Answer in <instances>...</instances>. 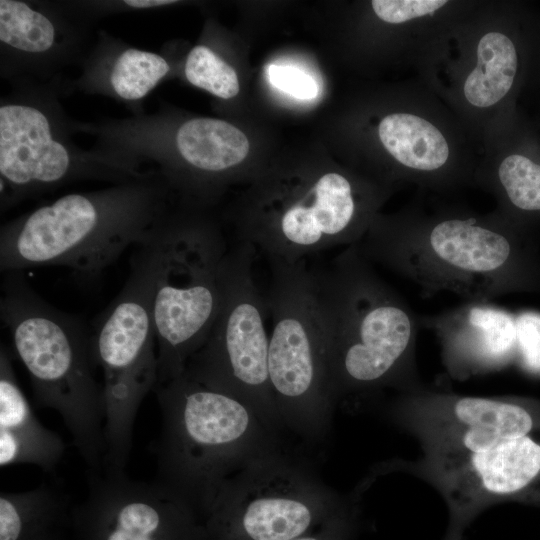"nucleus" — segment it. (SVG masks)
<instances>
[{
    "label": "nucleus",
    "instance_id": "4be33fe9",
    "mask_svg": "<svg viewBox=\"0 0 540 540\" xmlns=\"http://www.w3.org/2000/svg\"><path fill=\"white\" fill-rule=\"evenodd\" d=\"M185 76L192 85L222 99L233 98L239 92L236 71L204 45H197L189 52Z\"/></svg>",
    "mask_w": 540,
    "mask_h": 540
},
{
    "label": "nucleus",
    "instance_id": "423d86ee",
    "mask_svg": "<svg viewBox=\"0 0 540 540\" xmlns=\"http://www.w3.org/2000/svg\"><path fill=\"white\" fill-rule=\"evenodd\" d=\"M155 212L143 190L65 195L2 228L0 269L63 266L92 280L148 236Z\"/></svg>",
    "mask_w": 540,
    "mask_h": 540
},
{
    "label": "nucleus",
    "instance_id": "2eb2a0df",
    "mask_svg": "<svg viewBox=\"0 0 540 540\" xmlns=\"http://www.w3.org/2000/svg\"><path fill=\"white\" fill-rule=\"evenodd\" d=\"M66 148L51 135L47 117L37 108L9 104L0 108L1 180L17 190L47 186L69 173Z\"/></svg>",
    "mask_w": 540,
    "mask_h": 540
},
{
    "label": "nucleus",
    "instance_id": "393cba45",
    "mask_svg": "<svg viewBox=\"0 0 540 540\" xmlns=\"http://www.w3.org/2000/svg\"><path fill=\"white\" fill-rule=\"evenodd\" d=\"M540 85V15H532V57L528 85Z\"/></svg>",
    "mask_w": 540,
    "mask_h": 540
},
{
    "label": "nucleus",
    "instance_id": "dca6fc26",
    "mask_svg": "<svg viewBox=\"0 0 540 540\" xmlns=\"http://www.w3.org/2000/svg\"><path fill=\"white\" fill-rule=\"evenodd\" d=\"M486 304L482 305L479 325V304H468L457 314L465 327H448L422 320V326L434 328L442 343L446 368L453 376H471L496 369L518 357V327L511 315L492 310L489 325L485 324Z\"/></svg>",
    "mask_w": 540,
    "mask_h": 540
},
{
    "label": "nucleus",
    "instance_id": "4468645a",
    "mask_svg": "<svg viewBox=\"0 0 540 540\" xmlns=\"http://www.w3.org/2000/svg\"><path fill=\"white\" fill-rule=\"evenodd\" d=\"M474 187L491 194L495 210L536 231L540 225V135L518 111L484 136Z\"/></svg>",
    "mask_w": 540,
    "mask_h": 540
},
{
    "label": "nucleus",
    "instance_id": "b1692460",
    "mask_svg": "<svg viewBox=\"0 0 540 540\" xmlns=\"http://www.w3.org/2000/svg\"><path fill=\"white\" fill-rule=\"evenodd\" d=\"M361 524L360 497L321 528L291 540H355Z\"/></svg>",
    "mask_w": 540,
    "mask_h": 540
},
{
    "label": "nucleus",
    "instance_id": "f8f14e48",
    "mask_svg": "<svg viewBox=\"0 0 540 540\" xmlns=\"http://www.w3.org/2000/svg\"><path fill=\"white\" fill-rule=\"evenodd\" d=\"M387 418L411 435L421 465L451 462L509 439L540 432V399L471 396L421 388L395 393Z\"/></svg>",
    "mask_w": 540,
    "mask_h": 540
},
{
    "label": "nucleus",
    "instance_id": "9d476101",
    "mask_svg": "<svg viewBox=\"0 0 540 540\" xmlns=\"http://www.w3.org/2000/svg\"><path fill=\"white\" fill-rule=\"evenodd\" d=\"M359 497L327 486L289 449L230 477L208 513L209 529L217 540H291L321 528Z\"/></svg>",
    "mask_w": 540,
    "mask_h": 540
},
{
    "label": "nucleus",
    "instance_id": "412c9836",
    "mask_svg": "<svg viewBox=\"0 0 540 540\" xmlns=\"http://www.w3.org/2000/svg\"><path fill=\"white\" fill-rule=\"evenodd\" d=\"M170 67L160 55L130 48L117 58L110 83L124 100H139L146 96L166 76Z\"/></svg>",
    "mask_w": 540,
    "mask_h": 540
},
{
    "label": "nucleus",
    "instance_id": "5701e85b",
    "mask_svg": "<svg viewBox=\"0 0 540 540\" xmlns=\"http://www.w3.org/2000/svg\"><path fill=\"white\" fill-rule=\"evenodd\" d=\"M266 72L271 85L296 99L311 100L318 95L315 79L296 67L271 64Z\"/></svg>",
    "mask_w": 540,
    "mask_h": 540
},
{
    "label": "nucleus",
    "instance_id": "0eeeda50",
    "mask_svg": "<svg viewBox=\"0 0 540 540\" xmlns=\"http://www.w3.org/2000/svg\"><path fill=\"white\" fill-rule=\"evenodd\" d=\"M156 226L139 244L122 290L90 331L94 363L103 372L106 454L103 473H125L138 409L158 380L153 294L159 265Z\"/></svg>",
    "mask_w": 540,
    "mask_h": 540
},
{
    "label": "nucleus",
    "instance_id": "a211bd4d",
    "mask_svg": "<svg viewBox=\"0 0 540 540\" xmlns=\"http://www.w3.org/2000/svg\"><path fill=\"white\" fill-rule=\"evenodd\" d=\"M182 157L206 172H221L241 163L249 152V141L234 125L215 118H194L176 134Z\"/></svg>",
    "mask_w": 540,
    "mask_h": 540
},
{
    "label": "nucleus",
    "instance_id": "f3484780",
    "mask_svg": "<svg viewBox=\"0 0 540 540\" xmlns=\"http://www.w3.org/2000/svg\"><path fill=\"white\" fill-rule=\"evenodd\" d=\"M65 443L34 414L21 390L5 345L0 350V465L32 464L52 472Z\"/></svg>",
    "mask_w": 540,
    "mask_h": 540
},
{
    "label": "nucleus",
    "instance_id": "7ed1b4c3",
    "mask_svg": "<svg viewBox=\"0 0 540 540\" xmlns=\"http://www.w3.org/2000/svg\"><path fill=\"white\" fill-rule=\"evenodd\" d=\"M162 415L155 482L208 516L224 483L253 461L291 449L243 400L186 373L154 389Z\"/></svg>",
    "mask_w": 540,
    "mask_h": 540
},
{
    "label": "nucleus",
    "instance_id": "39448f33",
    "mask_svg": "<svg viewBox=\"0 0 540 540\" xmlns=\"http://www.w3.org/2000/svg\"><path fill=\"white\" fill-rule=\"evenodd\" d=\"M1 290L0 317L29 374L36 404L62 417L88 470L102 472L105 405L94 377L90 332L78 318L44 301L22 271L6 272Z\"/></svg>",
    "mask_w": 540,
    "mask_h": 540
},
{
    "label": "nucleus",
    "instance_id": "aec40b11",
    "mask_svg": "<svg viewBox=\"0 0 540 540\" xmlns=\"http://www.w3.org/2000/svg\"><path fill=\"white\" fill-rule=\"evenodd\" d=\"M0 39L22 51L44 52L54 44L55 29L46 16L26 3L1 0Z\"/></svg>",
    "mask_w": 540,
    "mask_h": 540
},
{
    "label": "nucleus",
    "instance_id": "f03ea898",
    "mask_svg": "<svg viewBox=\"0 0 540 540\" xmlns=\"http://www.w3.org/2000/svg\"><path fill=\"white\" fill-rule=\"evenodd\" d=\"M358 244L312 270L331 395L337 404L425 386L416 362L421 317Z\"/></svg>",
    "mask_w": 540,
    "mask_h": 540
},
{
    "label": "nucleus",
    "instance_id": "f257e3e1",
    "mask_svg": "<svg viewBox=\"0 0 540 540\" xmlns=\"http://www.w3.org/2000/svg\"><path fill=\"white\" fill-rule=\"evenodd\" d=\"M358 247L372 264L417 285L423 297L450 292L468 304H487L540 294L536 231L495 209L480 213L419 194L400 212L377 215Z\"/></svg>",
    "mask_w": 540,
    "mask_h": 540
},
{
    "label": "nucleus",
    "instance_id": "9b49d317",
    "mask_svg": "<svg viewBox=\"0 0 540 540\" xmlns=\"http://www.w3.org/2000/svg\"><path fill=\"white\" fill-rule=\"evenodd\" d=\"M255 252L252 245L241 242L228 250L218 316L184 373L243 400L286 439L287 433L270 390L267 307L253 278Z\"/></svg>",
    "mask_w": 540,
    "mask_h": 540
},
{
    "label": "nucleus",
    "instance_id": "1a4fd4ad",
    "mask_svg": "<svg viewBox=\"0 0 540 540\" xmlns=\"http://www.w3.org/2000/svg\"><path fill=\"white\" fill-rule=\"evenodd\" d=\"M159 265L153 294L157 385L185 371L218 316L228 246L200 222L159 223Z\"/></svg>",
    "mask_w": 540,
    "mask_h": 540
},
{
    "label": "nucleus",
    "instance_id": "20e7f679",
    "mask_svg": "<svg viewBox=\"0 0 540 540\" xmlns=\"http://www.w3.org/2000/svg\"><path fill=\"white\" fill-rule=\"evenodd\" d=\"M532 57V11L519 2L474 0L417 72L481 146L518 113Z\"/></svg>",
    "mask_w": 540,
    "mask_h": 540
},
{
    "label": "nucleus",
    "instance_id": "a878e982",
    "mask_svg": "<svg viewBox=\"0 0 540 540\" xmlns=\"http://www.w3.org/2000/svg\"><path fill=\"white\" fill-rule=\"evenodd\" d=\"M105 540H157L158 536L144 535L107 525Z\"/></svg>",
    "mask_w": 540,
    "mask_h": 540
},
{
    "label": "nucleus",
    "instance_id": "ddd939ff",
    "mask_svg": "<svg viewBox=\"0 0 540 540\" xmlns=\"http://www.w3.org/2000/svg\"><path fill=\"white\" fill-rule=\"evenodd\" d=\"M390 469L425 481L441 496L448 518L442 540H466L471 524L492 506L540 505V432L451 462L421 465L396 460Z\"/></svg>",
    "mask_w": 540,
    "mask_h": 540
},
{
    "label": "nucleus",
    "instance_id": "6e6552de",
    "mask_svg": "<svg viewBox=\"0 0 540 540\" xmlns=\"http://www.w3.org/2000/svg\"><path fill=\"white\" fill-rule=\"evenodd\" d=\"M265 298L272 320L268 375L274 404L287 435L307 446L324 443L337 406L330 392L312 270L270 261Z\"/></svg>",
    "mask_w": 540,
    "mask_h": 540
},
{
    "label": "nucleus",
    "instance_id": "6ab92c4d",
    "mask_svg": "<svg viewBox=\"0 0 540 540\" xmlns=\"http://www.w3.org/2000/svg\"><path fill=\"white\" fill-rule=\"evenodd\" d=\"M64 494L46 483L22 492L0 494V540H20L32 520L62 507Z\"/></svg>",
    "mask_w": 540,
    "mask_h": 540
},
{
    "label": "nucleus",
    "instance_id": "bb28decb",
    "mask_svg": "<svg viewBox=\"0 0 540 540\" xmlns=\"http://www.w3.org/2000/svg\"><path fill=\"white\" fill-rule=\"evenodd\" d=\"M126 5L134 8H151L176 3L173 0H126Z\"/></svg>",
    "mask_w": 540,
    "mask_h": 540
}]
</instances>
